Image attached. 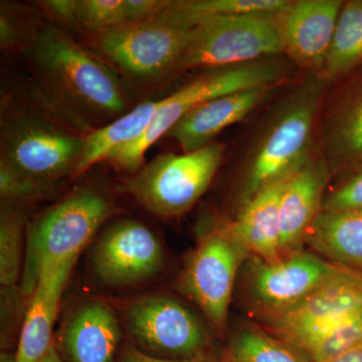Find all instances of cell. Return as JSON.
<instances>
[{
    "instance_id": "obj_1",
    "label": "cell",
    "mask_w": 362,
    "mask_h": 362,
    "mask_svg": "<svg viewBox=\"0 0 362 362\" xmlns=\"http://www.w3.org/2000/svg\"><path fill=\"white\" fill-rule=\"evenodd\" d=\"M331 85L324 75L306 74L276 100L245 156L240 206L290 175L315 150L319 116Z\"/></svg>"
},
{
    "instance_id": "obj_2",
    "label": "cell",
    "mask_w": 362,
    "mask_h": 362,
    "mask_svg": "<svg viewBox=\"0 0 362 362\" xmlns=\"http://www.w3.org/2000/svg\"><path fill=\"white\" fill-rule=\"evenodd\" d=\"M294 65L285 56L270 57L242 65L211 69L161 100L151 123L134 142L114 150L106 160L117 168L137 173L147 150L188 112L213 98L259 86L283 84L292 75Z\"/></svg>"
},
{
    "instance_id": "obj_3",
    "label": "cell",
    "mask_w": 362,
    "mask_h": 362,
    "mask_svg": "<svg viewBox=\"0 0 362 362\" xmlns=\"http://www.w3.org/2000/svg\"><path fill=\"white\" fill-rule=\"evenodd\" d=\"M115 211L104 195L78 188L28 225L20 286L23 296L30 299L45 269L80 256Z\"/></svg>"
},
{
    "instance_id": "obj_4",
    "label": "cell",
    "mask_w": 362,
    "mask_h": 362,
    "mask_svg": "<svg viewBox=\"0 0 362 362\" xmlns=\"http://www.w3.org/2000/svg\"><path fill=\"white\" fill-rule=\"evenodd\" d=\"M282 54L278 16H214L192 28L175 71L225 68Z\"/></svg>"
},
{
    "instance_id": "obj_5",
    "label": "cell",
    "mask_w": 362,
    "mask_h": 362,
    "mask_svg": "<svg viewBox=\"0 0 362 362\" xmlns=\"http://www.w3.org/2000/svg\"><path fill=\"white\" fill-rule=\"evenodd\" d=\"M223 153V145L214 142L197 151L162 154L128 180L127 192L156 216H180L206 194Z\"/></svg>"
},
{
    "instance_id": "obj_6",
    "label": "cell",
    "mask_w": 362,
    "mask_h": 362,
    "mask_svg": "<svg viewBox=\"0 0 362 362\" xmlns=\"http://www.w3.org/2000/svg\"><path fill=\"white\" fill-rule=\"evenodd\" d=\"M35 63L77 103L105 114L126 111L122 88L114 71L58 28H47L33 47Z\"/></svg>"
},
{
    "instance_id": "obj_7",
    "label": "cell",
    "mask_w": 362,
    "mask_h": 362,
    "mask_svg": "<svg viewBox=\"0 0 362 362\" xmlns=\"http://www.w3.org/2000/svg\"><path fill=\"white\" fill-rule=\"evenodd\" d=\"M246 252L230 223H218L202 233L181 272L178 289L216 329L225 328L235 277Z\"/></svg>"
},
{
    "instance_id": "obj_8",
    "label": "cell",
    "mask_w": 362,
    "mask_h": 362,
    "mask_svg": "<svg viewBox=\"0 0 362 362\" xmlns=\"http://www.w3.org/2000/svg\"><path fill=\"white\" fill-rule=\"evenodd\" d=\"M122 317L138 349L151 352L150 356L192 358L202 356L209 342L199 316L169 295L151 293L132 298L123 304Z\"/></svg>"
},
{
    "instance_id": "obj_9",
    "label": "cell",
    "mask_w": 362,
    "mask_h": 362,
    "mask_svg": "<svg viewBox=\"0 0 362 362\" xmlns=\"http://www.w3.org/2000/svg\"><path fill=\"white\" fill-rule=\"evenodd\" d=\"M362 311V273L343 266L299 303L267 315L272 329L300 351Z\"/></svg>"
},
{
    "instance_id": "obj_10",
    "label": "cell",
    "mask_w": 362,
    "mask_h": 362,
    "mask_svg": "<svg viewBox=\"0 0 362 362\" xmlns=\"http://www.w3.org/2000/svg\"><path fill=\"white\" fill-rule=\"evenodd\" d=\"M192 35L156 16L144 23L98 33L96 45L107 58L130 75L159 77L175 73Z\"/></svg>"
},
{
    "instance_id": "obj_11",
    "label": "cell",
    "mask_w": 362,
    "mask_h": 362,
    "mask_svg": "<svg viewBox=\"0 0 362 362\" xmlns=\"http://www.w3.org/2000/svg\"><path fill=\"white\" fill-rule=\"evenodd\" d=\"M90 266L101 285L133 287L160 274L163 246L144 223L127 218L114 221L98 237L90 251Z\"/></svg>"
},
{
    "instance_id": "obj_12",
    "label": "cell",
    "mask_w": 362,
    "mask_h": 362,
    "mask_svg": "<svg viewBox=\"0 0 362 362\" xmlns=\"http://www.w3.org/2000/svg\"><path fill=\"white\" fill-rule=\"evenodd\" d=\"M84 141V137L66 132L42 119L20 117L2 131L0 160L54 185L66 175H75Z\"/></svg>"
},
{
    "instance_id": "obj_13",
    "label": "cell",
    "mask_w": 362,
    "mask_h": 362,
    "mask_svg": "<svg viewBox=\"0 0 362 362\" xmlns=\"http://www.w3.org/2000/svg\"><path fill=\"white\" fill-rule=\"evenodd\" d=\"M317 130L318 150L331 175L362 165V65L331 85Z\"/></svg>"
},
{
    "instance_id": "obj_14",
    "label": "cell",
    "mask_w": 362,
    "mask_h": 362,
    "mask_svg": "<svg viewBox=\"0 0 362 362\" xmlns=\"http://www.w3.org/2000/svg\"><path fill=\"white\" fill-rule=\"evenodd\" d=\"M344 0H291L278 16L283 56L306 74L324 75Z\"/></svg>"
},
{
    "instance_id": "obj_15",
    "label": "cell",
    "mask_w": 362,
    "mask_h": 362,
    "mask_svg": "<svg viewBox=\"0 0 362 362\" xmlns=\"http://www.w3.org/2000/svg\"><path fill=\"white\" fill-rule=\"evenodd\" d=\"M342 267L306 252H293L274 263L257 259L250 281L252 298L267 315L279 313L299 303Z\"/></svg>"
},
{
    "instance_id": "obj_16",
    "label": "cell",
    "mask_w": 362,
    "mask_h": 362,
    "mask_svg": "<svg viewBox=\"0 0 362 362\" xmlns=\"http://www.w3.org/2000/svg\"><path fill=\"white\" fill-rule=\"evenodd\" d=\"M283 84L259 86L213 98L195 107L168 131L185 153L209 146L221 131L275 99Z\"/></svg>"
},
{
    "instance_id": "obj_17",
    "label": "cell",
    "mask_w": 362,
    "mask_h": 362,
    "mask_svg": "<svg viewBox=\"0 0 362 362\" xmlns=\"http://www.w3.org/2000/svg\"><path fill=\"white\" fill-rule=\"evenodd\" d=\"M330 169L314 150L289 175L280 202L281 255L298 252L309 228L322 211Z\"/></svg>"
},
{
    "instance_id": "obj_18",
    "label": "cell",
    "mask_w": 362,
    "mask_h": 362,
    "mask_svg": "<svg viewBox=\"0 0 362 362\" xmlns=\"http://www.w3.org/2000/svg\"><path fill=\"white\" fill-rule=\"evenodd\" d=\"M121 338L120 321L111 305L88 299L66 317L59 341L70 362H115Z\"/></svg>"
},
{
    "instance_id": "obj_19",
    "label": "cell",
    "mask_w": 362,
    "mask_h": 362,
    "mask_svg": "<svg viewBox=\"0 0 362 362\" xmlns=\"http://www.w3.org/2000/svg\"><path fill=\"white\" fill-rule=\"evenodd\" d=\"M78 257H74L42 272L28 299L13 362H40L52 347V329L71 271Z\"/></svg>"
},
{
    "instance_id": "obj_20",
    "label": "cell",
    "mask_w": 362,
    "mask_h": 362,
    "mask_svg": "<svg viewBox=\"0 0 362 362\" xmlns=\"http://www.w3.org/2000/svg\"><path fill=\"white\" fill-rule=\"evenodd\" d=\"M290 175L259 190L240 206L235 221H230L235 237L247 252L266 263L283 258L280 251V202Z\"/></svg>"
},
{
    "instance_id": "obj_21",
    "label": "cell",
    "mask_w": 362,
    "mask_h": 362,
    "mask_svg": "<svg viewBox=\"0 0 362 362\" xmlns=\"http://www.w3.org/2000/svg\"><path fill=\"white\" fill-rule=\"evenodd\" d=\"M305 240L333 262L362 273V209L321 211Z\"/></svg>"
},
{
    "instance_id": "obj_22",
    "label": "cell",
    "mask_w": 362,
    "mask_h": 362,
    "mask_svg": "<svg viewBox=\"0 0 362 362\" xmlns=\"http://www.w3.org/2000/svg\"><path fill=\"white\" fill-rule=\"evenodd\" d=\"M161 100L144 102L114 122L86 136L84 148L75 176L83 175L98 162L106 160L114 150L134 142L144 134L156 115Z\"/></svg>"
},
{
    "instance_id": "obj_23",
    "label": "cell",
    "mask_w": 362,
    "mask_h": 362,
    "mask_svg": "<svg viewBox=\"0 0 362 362\" xmlns=\"http://www.w3.org/2000/svg\"><path fill=\"white\" fill-rule=\"evenodd\" d=\"M291 0H180L168 1L158 18L180 28H192L199 21L214 16L237 14L279 16Z\"/></svg>"
},
{
    "instance_id": "obj_24",
    "label": "cell",
    "mask_w": 362,
    "mask_h": 362,
    "mask_svg": "<svg viewBox=\"0 0 362 362\" xmlns=\"http://www.w3.org/2000/svg\"><path fill=\"white\" fill-rule=\"evenodd\" d=\"M362 65V0H344L324 76L337 82Z\"/></svg>"
},
{
    "instance_id": "obj_25",
    "label": "cell",
    "mask_w": 362,
    "mask_h": 362,
    "mask_svg": "<svg viewBox=\"0 0 362 362\" xmlns=\"http://www.w3.org/2000/svg\"><path fill=\"white\" fill-rule=\"evenodd\" d=\"M26 230L23 214L18 209H2L0 218V284L14 287L23 275Z\"/></svg>"
},
{
    "instance_id": "obj_26",
    "label": "cell",
    "mask_w": 362,
    "mask_h": 362,
    "mask_svg": "<svg viewBox=\"0 0 362 362\" xmlns=\"http://www.w3.org/2000/svg\"><path fill=\"white\" fill-rule=\"evenodd\" d=\"M232 358L235 362H310L290 343L249 327L240 330L233 340Z\"/></svg>"
},
{
    "instance_id": "obj_27",
    "label": "cell",
    "mask_w": 362,
    "mask_h": 362,
    "mask_svg": "<svg viewBox=\"0 0 362 362\" xmlns=\"http://www.w3.org/2000/svg\"><path fill=\"white\" fill-rule=\"evenodd\" d=\"M54 185L26 175L0 160V194L6 202L39 201L54 194Z\"/></svg>"
},
{
    "instance_id": "obj_28",
    "label": "cell",
    "mask_w": 362,
    "mask_h": 362,
    "mask_svg": "<svg viewBox=\"0 0 362 362\" xmlns=\"http://www.w3.org/2000/svg\"><path fill=\"white\" fill-rule=\"evenodd\" d=\"M78 23L97 33L126 25L125 0H81Z\"/></svg>"
},
{
    "instance_id": "obj_29",
    "label": "cell",
    "mask_w": 362,
    "mask_h": 362,
    "mask_svg": "<svg viewBox=\"0 0 362 362\" xmlns=\"http://www.w3.org/2000/svg\"><path fill=\"white\" fill-rule=\"evenodd\" d=\"M328 197H324L321 211H346L362 209V165L346 175Z\"/></svg>"
},
{
    "instance_id": "obj_30",
    "label": "cell",
    "mask_w": 362,
    "mask_h": 362,
    "mask_svg": "<svg viewBox=\"0 0 362 362\" xmlns=\"http://www.w3.org/2000/svg\"><path fill=\"white\" fill-rule=\"evenodd\" d=\"M164 0H125L127 25L144 23L156 18L165 8Z\"/></svg>"
},
{
    "instance_id": "obj_31",
    "label": "cell",
    "mask_w": 362,
    "mask_h": 362,
    "mask_svg": "<svg viewBox=\"0 0 362 362\" xmlns=\"http://www.w3.org/2000/svg\"><path fill=\"white\" fill-rule=\"evenodd\" d=\"M47 11L59 20L68 23H78V0H49L42 2Z\"/></svg>"
},
{
    "instance_id": "obj_32",
    "label": "cell",
    "mask_w": 362,
    "mask_h": 362,
    "mask_svg": "<svg viewBox=\"0 0 362 362\" xmlns=\"http://www.w3.org/2000/svg\"><path fill=\"white\" fill-rule=\"evenodd\" d=\"M121 362H207L202 356L187 359H168L162 358L145 354L137 347H129L123 352L121 356Z\"/></svg>"
},
{
    "instance_id": "obj_33",
    "label": "cell",
    "mask_w": 362,
    "mask_h": 362,
    "mask_svg": "<svg viewBox=\"0 0 362 362\" xmlns=\"http://www.w3.org/2000/svg\"><path fill=\"white\" fill-rule=\"evenodd\" d=\"M18 28L14 25L13 18L1 8L0 13V42L2 47H11L18 40Z\"/></svg>"
},
{
    "instance_id": "obj_34",
    "label": "cell",
    "mask_w": 362,
    "mask_h": 362,
    "mask_svg": "<svg viewBox=\"0 0 362 362\" xmlns=\"http://www.w3.org/2000/svg\"><path fill=\"white\" fill-rule=\"evenodd\" d=\"M326 362H362V345Z\"/></svg>"
},
{
    "instance_id": "obj_35",
    "label": "cell",
    "mask_w": 362,
    "mask_h": 362,
    "mask_svg": "<svg viewBox=\"0 0 362 362\" xmlns=\"http://www.w3.org/2000/svg\"><path fill=\"white\" fill-rule=\"evenodd\" d=\"M40 362H62L58 351H57L56 346L52 347L51 351H49L47 356Z\"/></svg>"
},
{
    "instance_id": "obj_36",
    "label": "cell",
    "mask_w": 362,
    "mask_h": 362,
    "mask_svg": "<svg viewBox=\"0 0 362 362\" xmlns=\"http://www.w3.org/2000/svg\"><path fill=\"white\" fill-rule=\"evenodd\" d=\"M232 362H235V361H232Z\"/></svg>"
}]
</instances>
